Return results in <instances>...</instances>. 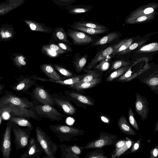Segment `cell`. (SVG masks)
Listing matches in <instances>:
<instances>
[{
    "label": "cell",
    "mask_w": 158,
    "mask_h": 158,
    "mask_svg": "<svg viewBox=\"0 0 158 158\" xmlns=\"http://www.w3.org/2000/svg\"><path fill=\"white\" fill-rule=\"evenodd\" d=\"M149 158H158V146H156L152 149L149 152Z\"/></svg>",
    "instance_id": "53"
},
{
    "label": "cell",
    "mask_w": 158,
    "mask_h": 158,
    "mask_svg": "<svg viewBox=\"0 0 158 158\" xmlns=\"http://www.w3.org/2000/svg\"><path fill=\"white\" fill-rule=\"evenodd\" d=\"M52 65L54 69L61 75L64 76L66 79L74 77L77 76L74 73L61 65L57 64H53Z\"/></svg>",
    "instance_id": "36"
},
{
    "label": "cell",
    "mask_w": 158,
    "mask_h": 158,
    "mask_svg": "<svg viewBox=\"0 0 158 158\" xmlns=\"http://www.w3.org/2000/svg\"><path fill=\"white\" fill-rule=\"evenodd\" d=\"M52 37L58 42H63L68 45H72L68 40L66 32L62 27H59L55 28L52 31Z\"/></svg>",
    "instance_id": "24"
},
{
    "label": "cell",
    "mask_w": 158,
    "mask_h": 158,
    "mask_svg": "<svg viewBox=\"0 0 158 158\" xmlns=\"http://www.w3.org/2000/svg\"><path fill=\"white\" fill-rule=\"evenodd\" d=\"M25 59V56L20 53H14L11 56L14 65L20 69L25 67L27 64Z\"/></svg>",
    "instance_id": "32"
},
{
    "label": "cell",
    "mask_w": 158,
    "mask_h": 158,
    "mask_svg": "<svg viewBox=\"0 0 158 158\" xmlns=\"http://www.w3.org/2000/svg\"><path fill=\"white\" fill-rule=\"evenodd\" d=\"M67 31L68 35L72 39L74 45H87L93 41L91 37L82 32L70 29H68Z\"/></svg>",
    "instance_id": "15"
},
{
    "label": "cell",
    "mask_w": 158,
    "mask_h": 158,
    "mask_svg": "<svg viewBox=\"0 0 158 158\" xmlns=\"http://www.w3.org/2000/svg\"><path fill=\"white\" fill-rule=\"evenodd\" d=\"M119 44L113 47L107 48L104 50L98 53L84 69L90 70L93 68L98 62L104 60L107 56L114 52L118 48Z\"/></svg>",
    "instance_id": "17"
},
{
    "label": "cell",
    "mask_w": 158,
    "mask_h": 158,
    "mask_svg": "<svg viewBox=\"0 0 158 158\" xmlns=\"http://www.w3.org/2000/svg\"><path fill=\"white\" fill-rule=\"evenodd\" d=\"M17 81L10 86L11 88L14 90L21 91L23 93H27L28 89L35 84L36 80L32 76H24L21 75L16 79Z\"/></svg>",
    "instance_id": "14"
},
{
    "label": "cell",
    "mask_w": 158,
    "mask_h": 158,
    "mask_svg": "<svg viewBox=\"0 0 158 158\" xmlns=\"http://www.w3.org/2000/svg\"><path fill=\"white\" fill-rule=\"evenodd\" d=\"M35 131L36 139L46 155L49 158H56L55 155L58 149L59 146L54 142L40 127H36Z\"/></svg>",
    "instance_id": "2"
},
{
    "label": "cell",
    "mask_w": 158,
    "mask_h": 158,
    "mask_svg": "<svg viewBox=\"0 0 158 158\" xmlns=\"http://www.w3.org/2000/svg\"><path fill=\"white\" fill-rule=\"evenodd\" d=\"M118 37L116 33H111L99 39L93 44L94 46L109 43Z\"/></svg>",
    "instance_id": "37"
},
{
    "label": "cell",
    "mask_w": 158,
    "mask_h": 158,
    "mask_svg": "<svg viewBox=\"0 0 158 158\" xmlns=\"http://www.w3.org/2000/svg\"><path fill=\"white\" fill-rule=\"evenodd\" d=\"M3 78V77H1L0 76V80L2 79Z\"/></svg>",
    "instance_id": "59"
},
{
    "label": "cell",
    "mask_w": 158,
    "mask_h": 158,
    "mask_svg": "<svg viewBox=\"0 0 158 158\" xmlns=\"http://www.w3.org/2000/svg\"><path fill=\"white\" fill-rule=\"evenodd\" d=\"M23 21L32 31L48 33H50L52 31V29L51 27L45 26L44 23L30 19H25Z\"/></svg>",
    "instance_id": "23"
},
{
    "label": "cell",
    "mask_w": 158,
    "mask_h": 158,
    "mask_svg": "<svg viewBox=\"0 0 158 158\" xmlns=\"http://www.w3.org/2000/svg\"><path fill=\"white\" fill-rule=\"evenodd\" d=\"M98 138L88 142L84 146L83 150L89 149L102 148L104 147L114 145L118 138L116 135L106 132H102L99 134Z\"/></svg>",
    "instance_id": "4"
},
{
    "label": "cell",
    "mask_w": 158,
    "mask_h": 158,
    "mask_svg": "<svg viewBox=\"0 0 158 158\" xmlns=\"http://www.w3.org/2000/svg\"><path fill=\"white\" fill-rule=\"evenodd\" d=\"M12 122L9 120L6 124L1 142L0 150L3 158H10L11 150V131Z\"/></svg>",
    "instance_id": "11"
},
{
    "label": "cell",
    "mask_w": 158,
    "mask_h": 158,
    "mask_svg": "<svg viewBox=\"0 0 158 158\" xmlns=\"http://www.w3.org/2000/svg\"><path fill=\"white\" fill-rule=\"evenodd\" d=\"M109 66V63L103 60H102L96 66L94 67V69L101 71H105L108 69Z\"/></svg>",
    "instance_id": "49"
},
{
    "label": "cell",
    "mask_w": 158,
    "mask_h": 158,
    "mask_svg": "<svg viewBox=\"0 0 158 158\" xmlns=\"http://www.w3.org/2000/svg\"><path fill=\"white\" fill-rule=\"evenodd\" d=\"M50 95L55 105L60 108L65 114L69 115H73L77 112V109L66 95L55 93L50 94Z\"/></svg>",
    "instance_id": "9"
},
{
    "label": "cell",
    "mask_w": 158,
    "mask_h": 158,
    "mask_svg": "<svg viewBox=\"0 0 158 158\" xmlns=\"http://www.w3.org/2000/svg\"><path fill=\"white\" fill-rule=\"evenodd\" d=\"M16 31L12 25L9 23L1 24L0 42L10 41L15 37Z\"/></svg>",
    "instance_id": "19"
},
{
    "label": "cell",
    "mask_w": 158,
    "mask_h": 158,
    "mask_svg": "<svg viewBox=\"0 0 158 158\" xmlns=\"http://www.w3.org/2000/svg\"><path fill=\"white\" fill-rule=\"evenodd\" d=\"M133 41V39H131L121 42L119 43L118 48L113 52L114 53V54L126 50L131 45Z\"/></svg>",
    "instance_id": "43"
},
{
    "label": "cell",
    "mask_w": 158,
    "mask_h": 158,
    "mask_svg": "<svg viewBox=\"0 0 158 158\" xmlns=\"http://www.w3.org/2000/svg\"><path fill=\"white\" fill-rule=\"evenodd\" d=\"M11 127L14 137V142L15 150L17 151L27 147L32 130L28 127L21 128L12 123Z\"/></svg>",
    "instance_id": "5"
},
{
    "label": "cell",
    "mask_w": 158,
    "mask_h": 158,
    "mask_svg": "<svg viewBox=\"0 0 158 158\" xmlns=\"http://www.w3.org/2000/svg\"><path fill=\"white\" fill-rule=\"evenodd\" d=\"M84 158H110L105 155L101 148L96 149L86 154Z\"/></svg>",
    "instance_id": "39"
},
{
    "label": "cell",
    "mask_w": 158,
    "mask_h": 158,
    "mask_svg": "<svg viewBox=\"0 0 158 158\" xmlns=\"http://www.w3.org/2000/svg\"><path fill=\"white\" fill-rule=\"evenodd\" d=\"M118 126L119 129L124 133L131 135H137L134 130L128 123L126 117L123 115L120 116L118 120Z\"/></svg>",
    "instance_id": "25"
},
{
    "label": "cell",
    "mask_w": 158,
    "mask_h": 158,
    "mask_svg": "<svg viewBox=\"0 0 158 158\" xmlns=\"http://www.w3.org/2000/svg\"><path fill=\"white\" fill-rule=\"evenodd\" d=\"M87 54L81 56L78 52L75 55L73 63L75 70L77 73H80L84 69L87 62Z\"/></svg>",
    "instance_id": "26"
},
{
    "label": "cell",
    "mask_w": 158,
    "mask_h": 158,
    "mask_svg": "<svg viewBox=\"0 0 158 158\" xmlns=\"http://www.w3.org/2000/svg\"><path fill=\"white\" fill-rule=\"evenodd\" d=\"M142 141V137L140 134L139 139L134 142L130 150L127 152L126 154L138 152L141 149Z\"/></svg>",
    "instance_id": "42"
},
{
    "label": "cell",
    "mask_w": 158,
    "mask_h": 158,
    "mask_svg": "<svg viewBox=\"0 0 158 158\" xmlns=\"http://www.w3.org/2000/svg\"><path fill=\"white\" fill-rule=\"evenodd\" d=\"M47 46L51 50L56 52L59 55L61 54L66 52L60 48L59 46L54 44H46Z\"/></svg>",
    "instance_id": "50"
},
{
    "label": "cell",
    "mask_w": 158,
    "mask_h": 158,
    "mask_svg": "<svg viewBox=\"0 0 158 158\" xmlns=\"http://www.w3.org/2000/svg\"><path fill=\"white\" fill-rule=\"evenodd\" d=\"M59 146L61 156L64 158H80L79 156L83 150L81 146L76 144L73 145L62 144Z\"/></svg>",
    "instance_id": "16"
},
{
    "label": "cell",
    "mask_w": 158,
    "mask_h": 158,
    "mask_svg": "<svg viewBox=\"0 0 158 158\" xmlns=\"http://www.w3.org/2000/svg\"><path fill=\"white\" fill-rule=\"evenodd\" d=\"M56 158H58L56 157ZM60 158H63V157H62L61 156V157H60Z\"/></svg>",
    "instance_id": "60"
},
{
    "label": "cell",
    "mask_w": 158,
    "mask_h": 158,
    "mask_svg": "<svg viewBox=\"0 0 158 158\" xmlns=\"http://www.w3.org/2000/svg\"><path fill=\"white\" fill-rule=\"evenodd\" d=\"M43 158H49L46 155L45 156H43Z\"/></svg>",
    "instance_id": "58"
},
{
    "label": "cell",
    "mask_w": 158,
    "mask_h": 158,
    "mask_svg": "<svg viewBox=\"0 0 158 158\" xmlns=\"http://www.w3.org/2000/svg\"><path fill=\"white\" fill-rule=\"evenodd\" d=\"M57 45L61 49L67 52H71L73 50L69 45L63 42H58Z\"/></svg>",
    "instance_id": "52"
},
{
    "label": "cell",
    "mask_w": 158,
    "mask_h": 158,
    "mask_svg": "<svg viewBox=\"0 0 158 158\" xmlns=\"http://www.w3.org/2000/svg\"><path fill=\"white\" fill-rule=\"evenodd\" d=\"M126 140L124 139H117L114 145L115 148L113 152L110 154L112 156L116 153L118 150L121 149L125 144Z\"/></svg>",
    "instance_id": "45"
},
{
    "label": "cell",
    "mask_w": 158,
    "mask_h": 158,
    "mask_svg": "<svg viewBox=\"0 0 158 158\" xmlns=\"http://www.w3.org/2000/svg\"><path fill=\"white\" fill-rule=\"evenodd\" d=\"M83 71L85 73L82 78L77 83H82L89 82L92 80L99 77L100 74L96 71L83 69Z\"/></svg>",
    "instance_id": "34"
},
{
    "label": "cell",
    "mask_w": 158,
    "mask_h": 158,
    "mask_svg": "<svg viewBox=\"0 0 158 158\" xmlns=\"http://www.w3.org/2000/svg\"><path fill=\"white\" fill-rule=\"evenodd\" d=\"M6 86L4 84H0V95L2 94L4 91V89Z\"/></svg>",
    "instance_id": "55"
},
{
    "label": "cell",
    "mask_w": 158,
    "mask_h": 158,
    "mask_svg": "<svg viewBox=\"0 0 158 158\" xmlns=\"http://www.w3.org/2000/svg\"><path fill=\"white\" fill-rule=\"evenodd\" d=\"M71 27L73 29L80 31L84 33H87L90 35H96L105 32L107 30L97 29L79 26L73 24L71 26Z\"/></svg>",
    "instance_id": "31"
},
{
    "label": "cell",
    "mask_w": 158,
    "mask_h": 158,
    "mask_svg": "<svg viewBox=\"0 0 158 158\" xmlns=\"http://www.w3.org/2000/svg\"><path fill=\"white\" fill-rule=\"evenodd\" d=\"M26 150L19 158H40L43 150L36 139L30 138Z\"/></svg>",
    "instance_id": "12"
},
{
    "label": "cell",
    "mask_w": 158,
    "mask_h": 158,
    "mask_svg": "<svg viewBox=\"0 0 158 158\" xmlns=\"http://www.w3.org/2000/svg\"><path fill=\"white\" fill-rule=\"evenodd\" d=\"M25 0H6L0 2V16L6 15L23 5Z\"/></svg>",
    "instance_id": "18"
},
{
    "label": "cell",
    "mask_w": 158,
    "mask_h": 158,
    "mask_svg": "<svg viewBox=\"0 0 158 158\" xmlns=\"http://www.w3.org/2000/svg\"><path fill=\"white\" fill-rule=\"evenodd\" d=\"M84 75V74H83L74 77L60 81H55L45 78L38 77L35 75L32 76L33 78L36 81L39 80L44 82H49L59 84L68 87L78 82L82 78Z\"/></svg>",
    "instance_id": "20"
},
{
    "label": "cell",
    "mask_w": 158,
    "mask_h": 158,
    "mask_svg": "<svg viewBox=\"0 0 158 158\" xmlns=\"http://www.w3.org/2000/svg\"><path fill=\"white\" fill-rule=\"evenodd\" d=\"M2 119L1 115L0 114V125L2 123Z\"/></svg>",
    "instance_id": "57"
},
{
    "label": "cell",
    "mask_w": 158,
    "mask_h": 158,
    "mask_svg": "<svg viewBox=\"0 0 158 158\" xmlns=\"http://www.w3.org/2000/svg\"><path fill=\"white\" fill-rule=\"evenodd\" d=\"M41 51L42 53L51 57H58L59 55L55 52L51 50L47 46L46 44L42 46Z\"/></svg>",
    "instance_id": "46"
},
{
    "label": "cell",
    "mask_w": 158,
    "mask_h": 158,
    "mask_svg": "<svg viewBox=\"0 0 158 158\" xmlns=\"http://www.w3.org/2000/svg\"><path fill=\"white\" fill-rule=\"evenodd\" d=\"M9 120L12 123L18 126L26 127L30 128L32 130L33 129L32 124L27 119L19 117L11 116Z\"/></svg>",
    "instance_id": "33"
},
{
    "label": "cell",
    "mask_w": 158,
    "mask_h": 158,
    "mask_svg": "<svg viewBox=\"0 0 158 158\" xmlns=\"http://www.w3.org/2000/svg\"><path fill=\"white\" fill-rule=\"evenodd\" d=\"M129 64L130 63L128 62L123 60H118L112 64L110 70L111 71L116 70L121 67L128 66Z\"/></svg>",
    "instance_id": "47"
},
{
    "label": "cell",
    "mask_w": 158,
    "mask_h": 158,
    "mask_svg": "<svg viewBox=\"0 0 158 158\" xmlns=\"http://www.w3.org/2000/svg\"><path fill=\"white\" fill-rule=\"evenodd\" d=\"M100 118L101 120L106 123L109 124L110 122V119L108 117L105 115L101 114L100 116Z\"/></svg>",
    "instance_id": "54"
},
{
    "label": "cell",
    "mask_w": 158,
    "mask_h": 158,
    "mask_svg": "<svg viewBox=\"0 0 158 158\" xmlns=\"http://www.w3.org/2000/svg\"><path fill=\"white\" fill-rule=\"evenodd\" d=\"M128 114L129 120L131 124L137 131H139V126L131 107H129L128 109Z\"/></svg>",
    "instance_id": "44"
},
{
    "label": "cell",
    "mask_w": 158,
    "mask_h": 158,
    "mask_svg": "<svg viewBox=\"0 0 158 158\" xmlns=\"http://www.w3.org/2000/svg\"><path fill=\"white\" fill-rule=\"evenodd\" d=\"M143 83L150 87L153 91L158 90V75L157 71L155 72L145 78Z\"/></svg>",
    "instance_id": "29"
},
{
    "label": "cell",
    "mask_w": 158,
    "mask_h": 158,
    "mask_svg": "<svg viewBox=\"0 0 158 158\" xmlns=\"http://www.w3.org/2000/svg\"><path fill=\"white\" fill-rule=\"evenodd\" d=\"M73 24L97 29H106V27L104 26H101L93 23L86 21L75 22Z\"/></svg>",
    "instance_id": "41"
},
{
    "label": "cell",
    "mask_w": 158,
    "mask_h": 158,
    "mask_svg": "<svg viewBox=\"0 0 158 158\" xmlns=\"http://www.w3.org/2000/svg\"><path fill=\"white\" fill-rule=\"evenodd\" d=\"M135 110L142 121H144L147 118L149 111L148 102L146 98L138 93L135 94Z\"/></svg>",
    "instance_id": "13"
},
{
    "label": "cell",
    "mask_w": 158,
    "mask_h": 158,
    "mask_svg": "<svg viewBox=\"0 0 158 158\" xmlns=\"http://www.w3.org/2000/svg\"><path fill=\"white\" fill-rule=\"evenodd\" d=\"M90 7L83 5H69L63 8L68 13L71 15H77L84 13L90 10Z\"/></svg>",
    "instance_id": "28"
},
{
    "label": "cell",
    "mask_w": 158,
    "mask_h": 158,
    "mask_svg": "<svg viewBox=\"0 0 158 158\" xmlns=\"http://www.w3.org/2000/svg\"><path fill=\"white\" fill-rule=\"evenodd\" d=\"M82 92L73 90L64 91L65 95L77 106L86 109L87 106L94 105V101L91 97L83 94Z\"/></svg>",
    "instance_id": "8"
},
{
    "label": "cell",
    "mask_w": 158,
    "mask_h": 158,
    "mask_svg": "<svg viewBox=\"0 0 158 158\" xmlns=\"http://www.w3.org/2000/svg\"><path fill=\"white\" fill-rule=\"evenodd\" d=\"M101 78L99 77L89 82L77 83L68 87L73 90L83 92V91L85 89L93 88L98 85L101 82Z\"/></svg>",
    "instance_id": "22"
},
{
    "label": "cell",
    "mask_w": 158,
    "mask_h": 158,
    "mask_svg": "<svg viewBox=\"0 0 158 158\" xmlns=\"http://www.w3.org/2000/svg\"><path fill=\"white\" fill-rule=\"evenodd\" d=\"M145 42V41L142 40L139 42V43H134L131 44L127 49L125 50L122 52L120 54H123L129 52L131 51L134 50L137 48L139 45H141Z\"/></svg>",
    "instance_id": "51"
},
{
    "label": "cell",
    "mask_w": 158,
    "mask_h": 158,
    "mask_svg": "<svg viewBox=\"0 0 158 158\" xmlns=\"http://www.w3.org/2000/svg\"><path fill=\"white\" fill-rule=\"evenodd\" d=\"M35 88L31 94L32 98L41 104L55 105L54 102L48 92L41 85L35 84Z\"/></svg>",
    "instance_id": "10"
},
{
    "label": "cell",
    "mask_w": 158,
    "mask_h": 158,
    "mask_svg": "<svg viewBox=\"0 0 158 158\" xmlns=\"http://www.w3.org/2000/svg\"><path fill=\"white\" fill-rule=\"evenodd\" d=\"M130 68L128 66H125L114 71L110 74L106 78V81L110 82L124 74Z\"/></svg>",
    "instance_id": "35"
},
{
    "label": "cell",
    "mask_w": 158,
    "mask_h": 158,
    "mask_svg": "<svg viewBox=\"0 0 158 158\" xmlns=\"http://www.w3.org/2000/svg\"><path fill=\"white\" fill-rule=\"evenodd\" d=\"M49 128L62 143L76 140V137L83 135L85 133L81 129L64 124L51 125Z\"/></svg>",
    "instance_id": "1"
},
{
    "label": "cell",
    "mask_w": 158,
    "mask_h": 158,
    "mask_svg": "<svg viewBox=\"0 0 158 158\" xmlns=\"http://www.w3.org/2000/svg\"><path fill=\"white\" fill-rule=\"evenodd\" d=\"M156 6L153 5H147L139 8L132 12L129 17H134L139 16L148 15L154 14Z\"/></svg>",
    "instance_id": "27"
},
{
    "label": "cell",
    "mask_w": 158,
    "mask_h": 158,
    "mask_svg": "<svg viewBox=\"0 0 158 158\" xmlns=\"http://www.w3.org/2000/svg\"><path fill=\"white\" fill-rule=\"evenodd\" d=\"M158 43L154 42L150 43L141 47L137 51L138 52H151L157 51Z\"/></svg>",
    "instance_id": "40"
},
{
    "label": "cell",
    "mask_w": 158,
    "mask_h": 158,
    "mask_svg": "<svg viewBox=\"0 0 158 158\" xmlns=\"http://www.w3.org/2000/svg\"><path fill=\"white\" fill-rule=\"evenodd\" d=\"M77 0H51L56 5L62 6H67L71 5Z\"/></svg>",
    "instance_id": "48"
},
{
    "label": "cell",
    "mask_w": 158,
    "mask_h": 158,
    "mask_svg": "<svg viewBox=\"0 0 158 158\" xmlns=\"http://www.w3.org/2000/svg\"><path fill=\"white\" fill-rule=\"evenodd\" d=\"M0 110L8 112L11 116L20 117L27 119L33 118L38 121L41 120L34 110L20 106L9 103H0Z\"/></svg>",
    "instance_id": "3"
},
{
    "label": "cell",
    "mask_w": 158,
    "mask_h": 158,
    "mask_svg": "<svg viewBox=\"0 0 158 158\" xmlns=\"http://www.w3.org/2000/svg\"><path fill=\"white\" fill-rule=\"evenodd\" d=\"M154 17V14L148 15L139 16L134 17H129L127 19L126 23L134 24L143 22L152 19Z\"/></svg>",
    "instance_id": "38"
},
{
    "label": "cell",
    "mask_w": 158,
    "mask_h": 158,
    "mask_svg": "<svg viewBox=\"0 0 158 158\" xmlns=\"http://www.w3.org/2000/svg\"><path fill=\"white\" fill-rule=\"evenodd\" d=\"M125 138L126 140L125 145L116 153L111 156L110 158H118L126 155V153L130 150L135 141L128 136L125 137Z\"/></svg>",
    "instance_id": "30"
},
{
    "label": "cell",
    "mask_w": 158,
    "mask_h": 158,
    "mask_svg": "<svg viewBox=\"0 0 158 158\" xmlns=\"http://www.w3.org/2000/svg\"><path fill=\"white\" fill-rule=\"evenodd\" d=\"M40 68L42 72L48 77V79L55 81L64 80L56 71L52 65L45 64L40 65Z\"/></svg>",
    "instance_id": "21"
},
{
    "label": "cell",
    "mask_w": 158,
    "mask_h": 158,
    "mask_svg": "<svg viewBox=\"0 0 158 158\" xmlns=\"http://www.w3.org/2000/svg\"><path fill=\"white\" fill-rule=\"evenodd\" d=\"M153 131L154 132L158 131V121H157V122L155 124V127L154 129V130Z\"/></svg>",
    "instance_id": "56"
},
{
    "label": "cell",
    "mask_w": 158,
    "mask_h": 158,
    "mask_svg": "<svg viewBox=\"0 0 158 158\" xmlns=\"http://www.w3.org/2000/svg\"><path fill=\"white\" fill-rule=\"evenodd\" d=\"M9 103L33 110L36 105L34 101H30L25 98L17 96L7 90L4 91L2 95L0 97V103Z\"/></svg>",
    "instance_id": "6"
},
{
    "label": "cell",
    "mask_w": 158,
    "mask_h": 158,
    "mask_svg": "<svg viewBox=\"0 0 158 158\" xmlns=\"http://www.w3.org/2000/svg\"><path fill=\"white\" fill-rule=\"evenodd\" d=\"M33 110L40 118H46L52 121L62 120L65 117L53 106L49 105H36Z\"/></svg>",
    "instance_id": "7"
}]
</instances>
